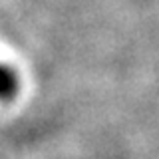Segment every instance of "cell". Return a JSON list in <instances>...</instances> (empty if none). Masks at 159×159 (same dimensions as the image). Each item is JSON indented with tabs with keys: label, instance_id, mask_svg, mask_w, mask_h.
I'll use <instances>...</instances> for the list:
<instances>
[{
	"label": "cell",
	"instance_id": "1",
	"mask_svg": "<svg viewBox=\"0 0 159 159\" xmlns=\"http://www.w3.org/2000/svg\"><path fill=\"white\" fill-rule=\"evenodd\" d=\"M10 86H12V80H10V76L4 72V70H0V93H4Z\"/></svg>",
	"mask_w": 159,
	"mask_h": 159
}]
</instances>
